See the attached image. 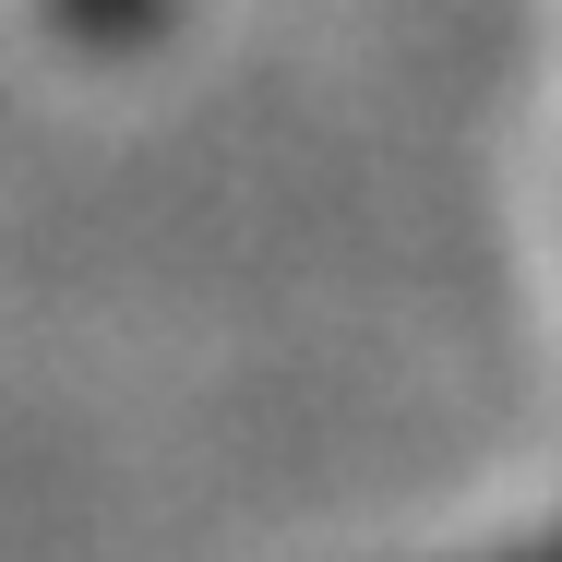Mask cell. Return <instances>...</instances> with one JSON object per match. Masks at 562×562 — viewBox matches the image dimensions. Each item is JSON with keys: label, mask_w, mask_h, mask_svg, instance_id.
Returning <instances> with one entry per match:
<instances>
[{"label": "cell", "mask_w": 562, "mask_h": 562, "mask_svg": "<svg viewBox=\"0 0 562 562\" xmlns=\"http://www.w3.org/2000/svg\"><path fill=\"white\" fill-rule=\"evenodd\" d=\"M48 12H60V36H85V48H132L168 0H48Z\"/></svg>", "instance_id": "6da1fadb"}, {"label": "cell", "mask_w": 562, "mask_h": 562, "mask_svg": "<svg viewBox=\"0 0 562 562\" xmlns=\"http://www.w3.org/2000/svg\"><path fill=\"white\" fill-rule=\"evenodd\" d=\"M503 562H562V539H539V551H503Z\"/></svg>", "instance_id": "7a4b0ae2"}]
</instances>
